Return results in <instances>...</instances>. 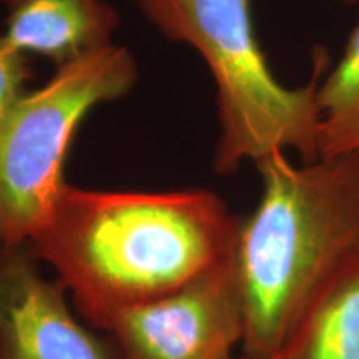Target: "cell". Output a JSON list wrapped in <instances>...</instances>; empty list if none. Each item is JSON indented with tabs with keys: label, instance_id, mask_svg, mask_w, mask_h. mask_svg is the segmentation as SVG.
Listing matches in <instances>:
<instances>
[{
	"label": "cell",
	"instance_id": "1",
	"mask_svg": "<svg viewBox=\"0 0 359 359\" xmlns=\"http://www.w3.org/2000/svg\"><path fill=\"white\" fill-rule=\"evenodd\" d=\"M240 223L208 190L100 191L67 183L27 245L93 326L230 258Z\"/></svg>",
	"mask_w": 359,
	"mask_h": 359
},
{
	"label": "cell",
	"instance_id": "2",
	"mask_svg": "<svg viewBox=\"0 0 359 359\" xmlns=\"http://www.w3.org/2000/svg\"><path fill=\"white\" fill-rule=\"evenodd\" d=\"M257 167L262 198L241 218L233 264L245 316L243 354L273 359L359 246V150L303 167L275 151Z\"/></svg>",
	"mask_w": 359,
	"mask_h": 359
},
{
	"label": "cell",
	"instance_id": "3",
	"mask_svg": "<svg viewBox=\"0 0 359 359\" xmlns=\"http://www.w3.org/2000/svg\"><path fill=\"white\" fill-rule=\"evenodd\" d=\"M132 2L165 37L195 48L212 72L219 122L217 173H235L245 160L258 163L275 151L293 150L304 163L320 160L318 88L330 64L321 45L313 50L308 82L288 88L259 47L250 0Z\"/></svg>",
	"mask_w": 359,
	"mask_h": 359
},
{
	"label": "cell",
	"instance_id": "4",
	"mask_svg": "<svg viewBox=\"0 0 359 359\" xmlns=\"http://www.w3.org/2000/svg\"><path fill=\"white\" fill-rule=\"evenodd\" d=\"M128 48L110 43L57 67L0 111V245L29 243L67 185L64 163L85 115L137 82Z\"/></svg>",
	"mask_w": 359,
	"mask_h": 359
},
{
	"label": "cell",
	"instance_id": "5",
	"mask_svg": "<svg viewBox=\"0 0 359 359\" xmlns=\"http://www.w3.org/2000/svg\"><path fill=\"white\" fill-rule=\"evenodd\" d=\"M118 359H233L245 316L233 255L172 293L102 316Z\"/></svg>",
	"mask_w": 359,
	"mask_h": 359
},
{
	"label": "cell",
	"instance_id": "6",
	"mask_svg": "<svg viewBox=\"0 0 359 359\" xmlns=\"http://www.w3.org/2000/svg\"><path fill=\"white\" fill-rule=\"evenodd\" d=\"M27 243L0 245V359H118L79 320Z\"/></svg>",
	"mask_w": 359,
	"mask_h": 359
},
{
	"label": "cell",
	"instance_id": "7",
	"mask_svg": "<svg viewBox=\"0 0 359 359\" xmlns=\"http://www.w3.org/2000/svg\"><path fill=\"white\" fill-rule=\"evenodd\" d=\"M6 35L20 52L57 67L114 43L118 15L103 0H2Z\"/></svg>",
	"mask_w": 359,
	"mask_h": 359
},
{
	"label": "cell",
	"instance_id": "8",
	"mask_svg": "<svg viewBox=\"0 0 359 359\" xmlns=\"http://www.w3.org/2000/svg\"><path fill=\"white\" fill-rule=\"evenodd\" d=\"M275 359H359V246L316 294Z\"/></svg>",
	"mask_w": 359,
	"mask_h": 359
},
{
	"label": "cell",
	"instance_id": "9",
	"mask_svg": "<svg viewBox=\"0 0 359 359\" xmlns=\"http://www.w3.org/2000/svg\"><path fill=\"white\" fill-rule=\"evenodd\" d=\"M320 158L359 150V22L343 55L318 88Z\"/></svg>",
	"mask_w": 359,
	"mask_h": 359
},
{
	"label": "cell",
	"instance_id": "10",
	"mask_svg": "<svg viewBox=\"0 0 359 359\" xmlns=\"http://www.w3.org/2000/svg\"><path fill=\"white\" fill-rule=\"evenodd\" d=\"M30 79L27 55L0 32V111L25 92Z\"/></svg>",
	"mask_w": 359,
	"mask_h": 359
},
{
	"label": "cell",
	"instance_id": "11",
	"mask_svg": "<svg viewBox=\"0 0 359 359\" xmlns=\"http://www.w3.org/2000/svg\"><path fill=\"white\" fill-rule=\"evenodd\" d=\"M338 2H343V4H349V6H351V4H358L359 0H338Z\"/></svg>",
	"mask_w": 359,
	"mask_h": 359
},
{
	"label": "cell",
	"instance_id": "12",
	"mask_svg": "<svg viewBox=\"0 0 359 359\" xmlns=\"http://www.w3.org/2000/svg\"><path fill=\"white\" fill-rule=\"evenodd\" d=\"M233 359H255V358H248V356H245V354H243L241 358H233ZM273 359H275V358H273Z\"/></svg>",
	"mask_w": 359,
	"mask_h": 359
}]
</instances>
